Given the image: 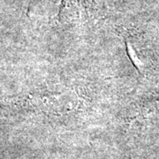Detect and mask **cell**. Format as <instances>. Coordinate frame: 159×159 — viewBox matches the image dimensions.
<instances>
[{
  "mask_svg": "<svg viewBox=\"0 0 159 159\" xmlns=\"http://www.w3.org/2000/svg\"><path fill=\"white\" fill-rule=\"evenodd\" d=\"M122 35L123 39H124V42H125V51H126V54H127V57H129L131 63L133 64V66L135 67L137 71L141 74V68H140V65H141V61L139 59V57L137 56L136 51L134 50L133 46L131 44L130 40L128 39V37L125 35V34H120Z\"/></svg>",
  "mask_w": 159,
  "mask_h": 159,
  "instance_id": "1",
  "label": "cell"
}]
</instances>
